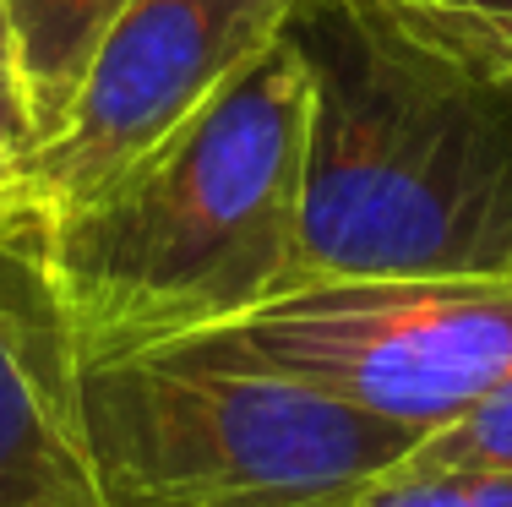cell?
I'll use <instances>...</instances> for the list:
<instances>
[{"instance_id":"obj_3","label":"cell","mask_w":512,"mask_h":507,"mask_svg":"<svg viewBox=\"0 0 512 507\" xmlns=\"http://www.w3.org/2000/svg\"><path fill=\"white\" fill-rule=\"evenodd\" d=\"M82 420L104 507H349L425 437L306 382L186 355L82 366Z\"/></svg>"},{"instance_id":"obj_5","label":"cell","mask_w":512,"mask_h":507,"mask_svg":"<svg viewBox=\"0 0 512 507\" xmlns=\"http://www.w3.org/2000/svg\"><path fill=\"white\" fill-rule=\"evenodd\" d=\"M295 11L300 0H131L93 55L60 137L22 164L17 191L50 213L99 197L224 93Z\"/></svg>"},{"instance_id":"obj_11","label":"cell","mask_w":512,"mask_h":507,"mask_svg":"<svg viewBox=\"0 0 512 507\" xmlns=\"http://www.w3.org/2000/svg\"><path fill=\"white\" fill-rule=\"evenodd\" d=\"M0 153L6 164L22 175L33 153V120H28V99L17 82V55H11V28H6V0H0Z\"/></svg>"},{"instance_id":"obj_12","label":"cell","mask_w":512,"mask_h":507,"mask_svg":"<svg viewBox=\"0 0 512 507\" xmlns=\"http://www.w3.org/2000/svg\"><path fill=\"white\" fill-rule=\"evenodd\" d=\"M6 197H17V169L6 164V153H0V202Z\"/></svg>"},{"instance_id":"obj_10","label":"cell","mask_w":512,"mask_h":507,"mask_svg":"<svg viewBox=\"0 0 512 507\" xmlns=\"http://www.w3.org/2000/svg\"><path fill=\"white\" fill-rule=\"evenodd\" d=\"M409 464L431 469H512V382L491 388L480 404H469L458 420L425 431Z\"/></svg>"},{"instance_id":"obj_1","label":"cell","mask_w":512,"mask_h":507,"mask_svg":"<svg viewBox=\"0 0 512 507\" xmlns=\"http://www.w3.org/2000/svg\"><path fill=\"white\" fill-rule=\"evenodd\" d=\"M316 77L284 28L99 197L50 213L82 366L186 344L300 289Z\"/></svg>"},{"instance_id":"obj_7","label":"cell","mask_w":512,"mask_h":507,"mask_svg":"<svg viewBox=\"0 0 512 507\" xmlns=\"http://www.w3.org/2000/svg\"><path fill=\"white\" fill-rule=\"evenodd\" d=\"M126 6L131 0H6L17 82L33 120V153L50 137H60L93 55H99V44L109 39V28L120 22Z\"/></svg>"},{"instance_id":"obj_9","label":"cell","mask_w":512,"mask_h":507,"mask_svg":"<svg viewBox=\"0 0 512 507\" xmlns=\"http://www.w3.org/2000/svg\"><path fill=\"white\" fill-rule=\"evenodd\" d=\"M349 507H512V469H431L404 458Z\"/></svg>"},{"instance_id":"obj_4","label":"cell","mask_w":512,"mask_h":507,"mask_svg":"<svg viewBox=\"0 0 512 507\" xmlns=\"http://www.w3.org/2000/svg\"><path fill=\"white\" fill-rule=\"evenodd\" d=\"M246 366L436 431L512 382V279H338L153 349Z\"/></svg>"},{"instance_id":"obj_8","label":"cell","mask_w":512,"mask_h":507,"mask_svg":"<svg viewBox=\"0 0 512 507\" xmlns=\"http://www.w3.org/2000/svg\"><path fill=\"white\" fill-rule=\"evenodd\" d=\"M409 55L512 93V0H338Z\"/></svg>"},{"instance_id":"obj_6","label":"cell","mask_w":512,"mask_h":507,"mask_svg":"<svg viewBox=\"0 0 512 507\" xmlns=\"http://www.w3.org/2000/svg\"><path fill=\"white\" fill-rule=\"evenodd\" d=\"M0 507H104L50 208L28 191L0 202Z\"/></svg>"},{"instance_id":"obj_2","label":"cell","mask_w":512,"mask_h":507,"mask_svg":"<svg viewBox=\"0 0 512 507\" xmlns=\"http://www.w3.org/2000/svg\"><path fill=\"white\" fill-rule=\"evenodd\" d=\"M289 28L316 77L300 289L512 279V93L409 55L338 0H300Z\"/></svg>"}]
</instances>
